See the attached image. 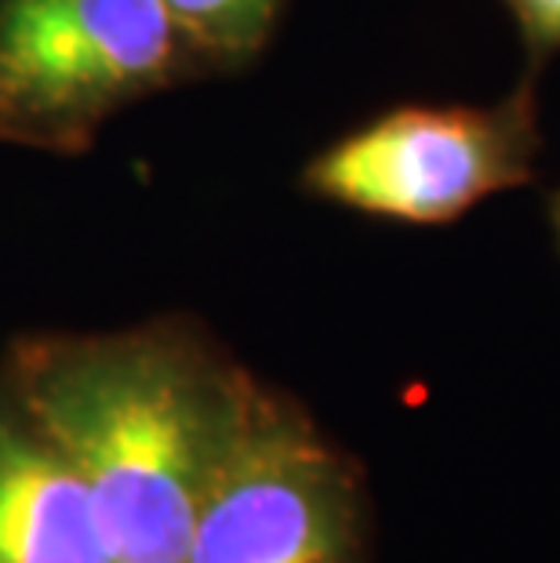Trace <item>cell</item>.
<instances>
[{"label": "cell", "instance_id": "obj_1", "mask_svg": "<svg viewBox=\"0 0 560 563\" xmlns=\"http://www.w3.org/2000/svg\"><path fill=\"white\" fill-rule=\"evenodd\" d=\"M0 382L88 484L117 563H186L248 375L189 323L37 334Z\"/></svg>", "mask_w": 560, "mask_h": 563}, {"label": "cell", "instance_id": "obj_2", "mask_svg": "<svg viewBox=\"0 0 560 563\" xmlns=\"http://www.w3.org/2000/svg\"><path fill=\"white\" fill-rule=\"evenodd\" d=\"M222 69L164 0H0V142L77 157L150 95Z\"/></svg>", "mask_w": 560, "mask_h": 563}, {"label": "cell", "instance_id": "obj_3", "mask_svg": "<svg viewBox=\"0 0 560 563\" xmlns=\"http://www.w3.org/2000/svg\"><path fill=\"white\" fill-rule=\"evenodd\" d=\"M356 506L350 459L248 375L186 563H356Z\"/></svg>", "mask_w": 560, "mask_h": 563}, {"label": "cell", "instance_id": "obj_4", "mask_svg": "<svg viewBox=\"0 0 560 563\" xmlns=\"http://www.w3.org/2000/svg\"><path fill=\"white\" fill-rule=\"evenodd\" d=\"M542 150L535 84L495 106H400L303 167L309 197L375 219L444 225L535 178Z\"/></svg>", "mask_w": 560, "mask_h": 563}, {"label": "cell", "instance_id": "obj_5", "mask_svg": "<svg viewBox=\"0 0 560 563\" xmlns=\"http://www.w3.org/2000/svg\"><path fill=\"white\" fill-rule=\"evenodd\" d=\"M0 563H117L88 484L0 382Z\"/></svg>", "mask_w": 560, "mask_h": 563}, {"label": "cell", "instance_id": "obj_6", "mask_svg": "<svg viewBox=\"0 0 560 563\" xmlns=\"http://www.w3.org/2000/svg\"><path fill=\"white\" fill-rule=\"evenodd\" d=\"M186 30L208 47L222 74H233L266 52L284 0H164Z\"/></svg>", "mask_w": 560, "mask_h": 563}, {"label": "cell", "instance_id": "obj_7", "mask_svg": "<svg viewBox=\"0 0 560 563\" xmlns=\"http://www.w3.org/2000/svg\"><path fill=\"white\" fill-rule=\"evenodd\" d=\"M514 11L524 47L535 63L560 52V0H503Z\"/></svg>", "mask_w": 560, "mask_h": 563}, {"label": "cell", "instance_id": "obj_8", "mask_svg": "<svg viewBox=\"0 0 560 563\" xmlns=\"http://www.w3.org/2000/svg\"><path fill=\"white\" fill-rule=\"evenodd\" d=\"M550 222H553V236H557V244H560V189L550 200Z\"/></svg>", "mask_w": 560, "mask_h": 563}]
</instances>
